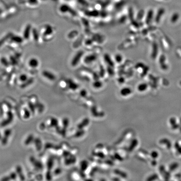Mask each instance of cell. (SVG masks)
Returning <instances> with one entry per match:
<instances>
[{
    "label": "cell",
    "instance_id": "6",
    "mask_svg": "<svg viewBox=\"0 0 181 181\" xmlns=\"http://www.w3.org/2000/svg\"><path fill=\"white\" fill-rule=\"evenodd\" d=\"M96 58V57L94 55H92V56H89L88 57H87V58L86 59V60L87 62V63H89V62H91L92 61H94V60L95 58Z\"/></svg>",
    "mask_w": 181,
    "mask_h": 181
},
{
    "label": "cell",
    "instance_id": "8",
    "mask_svg": "<svg viewBox=\"0 0 181 181\" xmlns=\"http://www.w3.org/2000/svg\"><path fill=\"white\" fill-rule=\"evenodd\" d=\"M29 63H30V66H33V67L36 66H37V64H38L37 61L36 60H31Z\"/></svg>",
    "mask_w": 181,
    "mask_h": 181
},
{
    "label": "cell",
    "instance_id": "4",
    "mask_svg": "<svg viewBox=\"0 0 181 181\" xmlns=\"http://www.w3.org/2000/svg\"><path fill=\"white\" fill-rule=\"evenodd\" d=\"M86 14L89 16H98L99 14V12L97 11H87Z\"/></svg>",
    "mask_w": 181,
    "mask_h": 181
},
{
    "label": "cell",
    "instance_id": "3",
    "mask_svg": "<svg viewBox=\"0 0 181 181\" xmlns=\"http://www.w3.org/2000/svg\"><path fill=\"white\" fill-rule=\"evenodd\" d=\"M43 75L45 76V77H46L47 78L51 80L54 79V77H55L54 75H53L52 74L47 71H44L43 72Z\"/></svg>",
    "mask_w": 181,
    "mask_h": 181
},
{
    "label": "cell",
    "instance_id": "1",
    "mask_svg": "<svg viewBox=\"0 0 181 181\" xmlns=\"http://www.w3.org/2000/svg\"><path fill=\"white\" fill-rule=\"evenodd\" d=\"M83 53L82 52H80L79 53H78L76 55H75V58H74V59L73 60L72 64L73 66H75L77 65V63H79V60L81 57L82 55H83Z\"/></svg>",
    "mask_w": 181,
    "mask_h": 181
},
{
    "label": "cell",
    "instance_id": "11",
    "mask_svg": "<svg viewBox=\"0 0 181 181\" xmlns=\"http://www.w3.org/2000/svg\"><path fill=\"white\" fill-rule=\"evenodd\" d=\"M101 83H100V82H96L94 84V86L96 87V88H98V87H101Z\"/></svg>",
    "mask_w": 181,
    "mask_h": 181
},
{
    "label": "cell",
    "instance_id": "5",
    "mask_svg": "<svg viewBox=\"0 0 181 181\" xmlns=\"http://www.w3.org/2000/svg\"><path fill=\"white\" fill-rule=\"evenodd\" d=\"M146 85L144 84V83H143V84H141L138 86V90H139V91H144V90H145L146 88Z\"/></svg>",
    "mask_w": 181,
    "mask_h": 181
},
{
    "label": "cell",
    "instance_id": "2",
    "mask_svg": "<svg viewBox=\"0 0 181 181\" xmlns=\"http://www.w3.org/2000/svg\"><path fill=\"white\" fill-rule=\"evenodd\" d=\"M131 92V90H130V88H123L121 90L120 93L122 96H126L127 95L130 94Z\"/></svg>",
    "mask_w": 181,
    "mask_h": 181
},
{
    "label": "cell",
    "instance_id": "10",
    "mask_svg": "<svg viewBox=\"0 0 181 181\" xmlns=\"http://www.w3.org/2000/svg\"><path fill=\"white\" fill-rule=\"evenodd\" d=\"M116 61L119 62L121 61V60H122V58H121V56L120 55H117L116 57Z\"/></svg>",
    "mask_w": 181,
    "mask_h": 181
},
{
    "label": "cell",
    "instance_id": "7",
    "mask_svg": "<svg viewBox=\"0 0 181 181\" xmlns=\"http://www.w3.org/2000/svg\"><path fill=\"white\" fill-rule=\"evenodd\" d=\"M29 30H30V27H27L25 32H24V37L26 38H28L29 37Z\"/></svg>",
    "mask_w": 181,
    "mask_h": 181
},
{
    "label": "cell",
    "instance_id": "9",
    "mask_svg": "<svg viewBox=\"0 0 181 181\" xmlns=\"http://www.w3.org/2000/svg\"><path fill=\"white\" fill-rule=\"evenodd\" d=\"M105 59H106V61H107V62H108L109 63V64H110L111 66H112L113 65V63L112 61L109 60V56L107 55L105 57Z\"/></svg>",
    "mask_w": 181,
    "mask_h": 181
}]
</instances>
